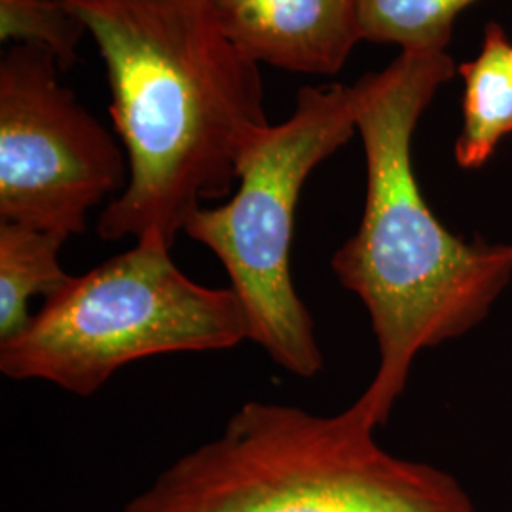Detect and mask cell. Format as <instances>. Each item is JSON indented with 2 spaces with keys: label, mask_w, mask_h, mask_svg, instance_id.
Here are the masks:
<instances>
[{
  "label": "cell",
  "mask_w": 512,
  "mask_h": 512,
  "mask_svg": "<svg viewBox=\"0 0 512 512\" xmlns=\"http://www.w3.org/2000/svg\"><path fill=\"white\" fill-rule=\"evenodd\" d=\"M65 2L107 65L128 158V184L97 234L173 247L203 203L230 196L245 152L270 126L258 65L224 35L209 0Z\"/></svg>",
  "instance_id": "cell-1"
},
{
  "label": "cell",
  "mask_w": 512,
  "mask_h": 512,
  "mask_svg": "<svg viewBox=\"0 0 512 512\" xmlns=\"http://www.w3.org/2000/svg\"><path fill=\"white\" fill-rule=\"evenodd\" d=\"M458 73L448 50L401 52L357 88L366 200L357 232L330 266L370 317L380 365L353 406L376 429L403 395L414 359L465 336L512 281V243L452 234L421 194L412 139L440 88Z\"/></svg>",
  "instance_id": "cell-2"
},
{
  "label": "cell",
  "mask_w": 512,
  "mask_h": 512,
  "mask_svg": "<svg viewBox=\"0 0 512 512\" xmlns=\"http://www.w3.org/2000/svg\"><path fill=\"white\" fill-rule=\"evenodd\" d=\"M122 512H476L439 467L397 458L351 404L336 416L249 401Z\"/></svg>",
  "instance_id": "cell-3"
},
{
  "label": "cell",
  "mask_w": 512,
  "mask_h": 512,
  "mask_svg": "<svg viewBox=\"0 0 512 512\" xmlns=\"http://www.w3.org/2000/svg\"><path fill=\"white\" fill-rule=\"evenodd\" d=\"M249 340L232 289L203 287L173 262L158 236L71 275L10 340L0 372L90 397L124 366L169 353L224 351Z\"/></svg>",
  "instance_id": "cell-4"
},
{
  "label": "cell",
  "mask_w": 512,
  "mask_h": 512,
  "mask_svg": "<svg viewBox=\"0 0 512 512\" xmlns=\"http://www.w3.org/2000/svg\"><path fill=\"white\" fill-rule=\"evenodd\" d=\"M355 131V86H304L291 116L270 124L245 152L236 194L219 207H202L184 226L224 266L247 315L249 340L300 378L323 370V353L293 283L296 205L311 171Z\"/></svg>",
  "instance_id": "cell-5"
},
{
  "label": "cell",
  "mask_w": 512,
  "mask_h": 512,
  "mask_svg": "<svg viewBox=\"0 0 512 512\" xmlns=\"http://www.w3.org/2000/svg\"><path fill=\"white\" fill-rule=\"evenodd\" d=\"M128 177L126 152L61 84L54 55L10 46L0 59V220L69 239Z\"/></svg>",
  "instance_id": "cell-6"
},
{
  "label": "cell",
  "mask_w": 512,
  "mask_h": 512,
  "mask_svg": "<svg viewBox=\"0 0 512 512\" xmlns=\"http://www.w3.org/2000/svg\"><path fill=\"white\" fill-rule=\"evenodd\" d=\"M224 35L251 61L298 74L340 73L363 42L357 0H209Z\"/></svg>",
  "instance_id": "cell-7"
},
{
  "label": "cell",
  "mask_w": 512,
  "mask_h": 512,
  "mask_svg": "<svg viewBox=\"0 0 512 512\" xmlns=\"http://www.w3.org/2000/svg\"><path fill=\"white\" fill-rule=\"evenodd\" d=\"M463 122L454 156L461 169H480L512 135V44L499 23H488L480 52L458 69Z\"/></svg>",
  "instance_id": "cell-8"
},
{
  "label": "cell",
  "mask_w": 512,
  "mask_h": 512,
  "mask_svg": "<svg viewBox=\"0 0 512 512\" xmlns=\"http://www.w3.org/2000/svg\"><path fill=\"white\" fill-rule=\"evenodd\" d=\"M65 241L54 232L0 222V342L31 321V298H48L71 277L59 264Z\"/></svg>",
  "instance_id": "cell-9"
},
{
  "label": "cell",
  "mask_w": 512,
  "mask_h": 512,
  "mask_svg": "<svg viewBox=\"0 0 512 512\" xmlns=\"http://www.w3.org/2000/svg\"><path fill=\"white\" fill-rule=\"evenodd\" d=\"M478 0H357L363 40L401 52L448 50L459 14Z\"/></svg>",
  "instance_id": "cell-10"
},
{
  "label": "cell",
  "mask_w": 512,
  "mask_h": 512,
  "mask_svg": "<svg viewBox=\"0 0 512 512\" xmlns=\"http://www.w3.org/2000/svg\"><path fill=\"white\" fill-rule=\"evenodd\" d=\"M88 33L65 0H0V38L37 46L52 54L59 69L78 59V46Z\"/></svg>",
  "instance_id": "cell-11"
}]
</instances>
